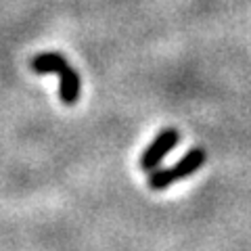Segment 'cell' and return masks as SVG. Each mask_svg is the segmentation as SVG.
<instances>
[{
	"label": "cell",
	"instance_id": "obj_1",
	"mask_svg": "<svg viewBox=\"0 0 251 251\" xmlns=\"http://www.w3.org/2000/svg\"><path fill=\"white\" fill-rule=\"evenodd\" d=\"M31 69L34 72H57L61 75V99L63 103L72 105L77 99V92H80V82H77L75 74L67 67V63L63 61L59 54H40L31 63Z\"/></svg>",
	"mask_w": 251,
	"mask_h": 251
},
{
	"label": "cell",
	"instance_id": "obj_3",
	"mask_svg": "<svg viewBox=\"0 0 251 251\" xmlns=\"http://www.w3.org/2000/svg\"><path fill=\"white\" fill-rule=\"evenodd\" d=\"M176 143H178V132H176V130H166V132H161V134L157 136L155 143L147 149L143 161H140L143 170H151L163 155L176 147Z\"/></svg>",
	"mask_w": 251,
	"mask_h": 251
},
{
	"label": "cell",
	"instance_id": "obj_2",
	"mask_svg": "<svg viewBox=\"0 0 251 251\" xmlns=\"http://www.w3.org/2000/svg\"><path fill=\"white\" fill-rule=\"evenodd\" d=\"M203 161H205V153H203L201 149H193V151L186 153L174 168L163 170V172H157V174L151 178V186L153 188H166L168 184L174 182V180L184 178V176H191L193 172H197L203 166Z\"/></svg>",
	"mask_w": 251,
	"mask_h": 251
}]
</instances>
